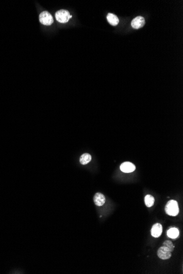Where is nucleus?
I'll use <instances>...</instances> for the list:
<instances>
[{
    "label": "nucleus",
    "mask_w": 183,
    "mask_h": 274,
    "mask_svg": "<svg viewBox=\"0 0 183 274\" xmlns=\"http://www.w3.org/2000/svg\"><path fill=\"white\" fill-rule=\"evenodd\" d=\"M40 23L44 25H50L53 23L52 15L47 11L42 12L39 15Z\"/></svg>",
    "instance_id": "7ed1b4c3"
},
{
    "label": "nucleus",
    "mask_w": 183,
    "mask_h": 274,
    "mask_svg": "<svg viewBox=\"0 0 183 274\" xmlns=\"http://www.w3.org/2000/svg\"><path fill=\"white\" fill-rule=\"evenodd\" d=\"M136 166L129 161L124 162L120 166V170L124 173L132 172L136 170Z\"/></svg>",
    "instance_id": "423d86ee"
},
{
    "label": "nucleus",
    "mask_w": 183,
    "mask_h": 274,
    "mask_svg": "<svg viewBox=\"0 0 183 274\" xmlns=\"http://www.w3.org/2000/svg\"><path fill=\"white\" fill-rule=\"evenodd\" d=\"M167 235L171 239H176L179 236V231L176 228H171L167 231Z\"/></svg>",
    "instance_id": "1a4fd4ad"
},
{
    "label": "nucleus",
    "mask_w": 183,
    "mask_h": 274,
    "mask_svg": "<svg viewBox=\"0 0 183 274\" xmlns=\"http://www.w3.org/2000/svg\"><path fill=\"white\" fill-rule=\"evenodd\" d=\"M94 202L98 206H102L105 204L106 199L103 194L101 193H97L93 197Z\"/></svg>",
    "instance_id": "6e6552de"
},
{
    "label": "nucleus",
    "mask_w": 183,
    "mask_h": 274,
    "mask_svg": "<svg viewBox=\"0 0 183 274\" xmlns=\"http://www.w3.org/2000/svg\"><path fill=\"white\" fill-rule=\"evenodd\" d=\"M157 256L162 260L170 259L172 256V252L164 246H161L157 251Z\"/></svg>",
    "instance_id": "20e7f679"
},
{
    "label": "nucleus",
    "mask_w": 183,
    "mask_h": 274,
    "mask_svg": "<svg viewBox=\"0 0 183 274\" xmlns=\"http://www.w3.org/2000/svg\"><path fill=\"white\" fill-rule=\"evenodd\" d=\"M163 228L162 225L160 223H156L153 225L151 230V234L153 237L157 238L160 237L162 233Z\"/></svg>",
    "instance_id": "0eeeda50"
},
{
    "label": "nucleus",
    "mask_w": 183,
    "mask_h": 274,
    "mask_svg": "<svg viewBox=\"0 0 183 274\" xmlns=\"http://www.w3.org/2000/svg\"><path fill=\"white\" fill-rule=\"evenodd\" d=\"M56 18L59 23H66L70 19V13L67 10H58L56 13Z\"/></svg>",
    "instance_id": "f03ea898"
},
{
    "label": "nucleus",
    "mask_w": 183,
    "mask_h": 274,
    "mask_svg": "<svg viewBox=\"0 0 183 274\" xmlns=\"http://www.w3.org/2000/svg\"><path fill=\"white\" fill-rule=\"evenodd\" d=\"M145 24V19L141 16L135 18L131 22V25L135 29H139L144 26Z\"/></svg>",
    "instance_id": "39448f33"
},
{
    "label": "nucleus",
    "mask_w": 183,
    "mask_h": 274,
    "mask_svg": "<svg viewBox=\"0 0 183 274\" xmlns=\"http://www.w3.org/2000/svg\"><path fill=\"white\" fill-rule=\"evenodd\" d=\"M92 160V156L89 153H84L80 158V162L82 165L88 164Z\"/></svg>",
    "instance_id": "9b49d317"
},
{
    "label": "nucleus",
    "mask_w": 183,
    "mask_h": 274,
    "mask_svg": "<svg viewBox=\"0 0 183 274\" xmlns=\"http://www.w3.org/2000/svg\"><path fill=\"white\" fill-rule=\"evenodd\" d=\"M163 246L167 248L171 252H173L174 248V246L173 245L172 242L170 240L165 241L163 243Z\"/></svg>",
    "instance_id": "ddd939ff"
},
{
    "label": "nucleus",
    "mask_w": 183,
    "mask_h": 274,
    "mask_svg": "<svg viewBox=\"0 0 183 274\" xmlns=\"http://www.w3.org/2000/svg\"><path fill=\"white\" fill-rule=\"evenodd\" d=\"M107 20L108 22L113 26H116L119 23V19L116 15L112 13H109L107 15Z\"/></svg>",
    "instance_id": "9d476101"
},
{
    "label": "nucleus",
    "mask_w": 183,
    "mask_h": 274,
    "mask_svg": "<svg viewBox=\"0 0 183 274\" xmlns=\"http://www.w3.org/2000/svg\"><path fill=\"white\" fill-rule=\"evenodd\" d=\"M144 201L145 205L147 207H152L154 205L155 203V198L153 196L150 194H147L144 198Z\"/></svg>",
    "instance_id": "f8f14e48"
},
{
    "label": "nucleus",
    "mask_w": 183,
    "mask_h": 274,
    "mask_svg": "<svg viewBox=\"0 0 183 274\" xmlns=\"http://www.w3.org/2000/svg\"><path fill=\"white\" fill-rule=\"evenodd\" d=\"M165 212L170 216H176L179 212V208L178 202L174 200L169 201L165 206Z\"/></svg>",
    "instance_id": "f257e3e1"
}]
</instances>
